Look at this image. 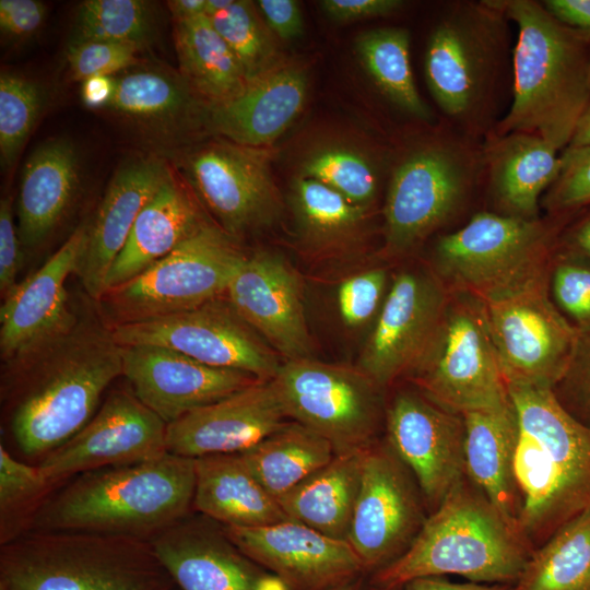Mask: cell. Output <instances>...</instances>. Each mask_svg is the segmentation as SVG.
<instances>
[{"mask_svg":"<svg viewBox=\"0 0 590 590\" xmlns=\"http://www.w3.org/2000/svg\"><path fill=\"white\" fill-rule=\"evenodd\" d=\"M386 269L375 268L344 280L338 290L341 318L350 327L366 324L377 317L388 292Z\"/></svg>","mask_w":590,"mask_h":590,"instance_id":"7dc6e473","label":"cell"},{"mask_svg":"<svg viewBox=\"0 0 590 590\" xmlns=\"http://www.w3.org/2000/svg\"><path fill=\"white\" fill-rule=\"evenodd\" d=\"M366 449L335 455L328 464L279 497L276 500L285 515L328 536L346 540Z\"/></svg>","mask_w":590,"mask_h":590,"instance_id":"1f68e13d","label":"cell"},{"mask_svg":"<svg viewBox=\"0 0 590 590\" xmlns=\"http://www.w3.org/2000/svg\"><path fill=\"white\" fill-rule=\"evenodd\" d=\"M462 417L467 476L519 527L520 500L514 471L518 420L512 402L498 409L467 412Z\"/></svg>","mask_w":590,"mask_h":590,"instance_id":"f546056e","label":"cell"},{"mask_svg":"<svg viewBox=\"0 0 590 590\" xmlns=\"http://www.w3.org/2000/svg\"><path fill=\"white\" fill-rule=\"evenodd\" d=\"M55 489L38 465L15 459L0 445V540L1 545L26 532Z\"/></svg>","mask_w":590,"mask_h":590,"instance_id":"f35d334b","label":"cell"},{"mask_svg":"<svg viewBox=\"0 0 590 590\" xmlns=\"http://www.w3.org/2000/svg\"><path fill=\"white\" fill-rule=\"evenodd\" d=\"M532 553L521 529L464 477L426 518L406 552L374 573L373 585L397 588L442 575L509 583L519 579Z\"/></svg>","mask_w":590,"mask_h":590,"instance_id":"5b68a950","label":"cell"},{"mask_svg":"<svg viewBox=\"0 0 590 590\" xmlns=\"http://www.w3.org/2000/svg\"><path fill=\"white\" fill-rule=\"evenodd\" d=\"M166 434L167 424L131 389H118L82 429L37 465L55 488L84 472L157 458L167 452Z\"/></svg>","mask_w":590,"mask_h":590,"instance_id":"9a60e30c","label":"cell"},{"mask_svg":"<svg viewBox=\"0 0 590 590\" xmlns=\"http://www.w3.org/2000/svg\"><path fill=\"white\" fill-rule=\"evenodd\" d=\"M543 7L563 25L590 37V0H545Z\"/></svg>","mask_w":590,"mask_h":590,"instance_id":"db71d44e","label":"cell"},{"mask_svg":"<svg viewBox=\"0 0 590 590\" xmlns=\"http://www.w3.org/2000/svg\"><path fill=\"white\" fill-rule=\"evenodd\" d=\"M508 391L518 420L519 527L531 544L544 543L590 509V427L550 387L508 385Z\"/></svg>","mask_w":590,"mask_h":590,"instance_id":"7a4b0ae2","label":"cell"},{"mask_svg":"<svg viewBox=\"0 0 590 590\" xmlns=\"http://www.w3.org/2000/svg\"><path fill=\"white\" fill-rule=\"evenodd\" d=\"M552 302L579 334L590 332V259L560 246L547 271Z\"/></svg>","mask_w":590,"mask_h":590,"instance_id":"7bdbcfd3","label":"cell"},{"mask_svg":"<svg viewBox=\"0 0 590 590\" xmlns=\"http://www.w3.org/2000/svg\"><path fill=\"white\" fill-rule=\"evenodd\" d=\"M88 223L80 224L62 246L3 298L0 354L3 364L20 361L68 329L80 311L70 305L66 281L75 274L87 241Z\"/></svg>","mask_w":590,"mask_h":590,"instance_id":"d6986e66","label":"cell"},{"mask_svg":"<svg viewBox=\"0 0 590 590\" xmlns=\"http://www.w3.org/2000/svg\"><path fill=\"white\" fill-rule=\"evenodd\" d=\"M122 376L133 394L167 425L258 381L249 374L208 366L177 351L122 346Z\"/></svg>","mask_w":590,"mask_h":590,"instance_id":"44dd1931","label":"cell"},{"mask_svg":"<svg viewBox=\"0 0 590 590\" xmlns=\"http://www.w3.org/2000/svg\"><path fill=\"white\" fill-rule=\"evenodd\" d=\"M302 176L321 181L363 208L373 201L377 191V177L370 163L346 149H326L312 155L304 165Z\"/></svg>","mask_w":590,"mask_h":590,"instance_id":"ee69618b","label":"cell"},{"mask_svg":"<svg viewBox=\"0 0 590 590\" xmlns=\"http://www.w3.org/2000/svg\"><path fill=\"white\" fill-rule=\"evenodd\" d=\"M209 19L237 59L248 82L276 67L273 44L251 2L234 0L228 8Z\"/></svg>","mask_w":590,"mask_h":590,"instance_id":"b9f144b4","label":"cell"},{"mask_svg":"<svg viewBox=\"0 0 590 590\" xmlns=\"http://www.w3.org/2000/svg\"><path fill=\"white\" fill-rule=\"evenodd\" d=\"M421 495L413 475L388 445L366 449L346 539L364 571H378L411 546L427 518Z\"/></svg>","mask_w":590,"mask_h":590,"instance_id":"4fadbf2b","label":"cell"},{"mask_svg":"<svg viewBox=\"0 0 590 590\" xmlns=\"http://www.w3.org/2000/svg\"><path fill=\"white\" fill-rule=\"evenodd\" d=\"M114 88V76H91L82 81L81 98L91 109H105L111 101Z\"/></svg>","mask_w":590,"mask_h":590,"instance_id":"11a10c76","label":"cell"},{"mask_svg":"<svg viewBox=\"0 0 590 590\" xmlns=\"http://www.w3.org/2000/svg\"><path fill=\"white\" fill-rule=\"evenodd\" d=\"M180 590H290L244 555L225 535L189 514L149 539Z\"/></svg>","mask_w":590,"mask_h":590,"instance_id":"7402d4cb","label":"cell"},{"mask_svg":"<svg viewBox=\"0 0 590 590\" xmlns=\"http://www.w3.org/2000/svg\"><path fill=\"white\" fill-rule=\"evenodd\" d=\"M223 531L244 555L290 590H328L364 573L346 540L292 519L255 528L223 527Z\"/></svg>","mask_w":590,"mask_h":590,"instance_id":"ffe728a7","label":"cell"},{"mask_svg":"<svg viewBox=\"0 0 590 590\" xmlns=\"http://www.w3.org/2000/svg\"><path fill=\"white\" fill-rule=\"evenodd\" d=\"M271 380L258 381L167 425V451L187 458L240 453L286 424Z\"/></svg>","mask_w":590,"mask_h":590,"instance_id":"cb8c5ba5","label":"cell"},{"mask_svg":"<svg viewBox=\"0 0 590 590\" xmlns=\"http://www.w3.org/2000/svg\"><path fill=\"white\" fill-rule=\"evenodd\" d=\"M122 376V346L102 314L80 311L66 332L31 355L3 364L1 401L19 450L42 459L94 416Z\"/></svg>","mask_w":590,"mask_h":590,"instance_id":"6da1fadb","label":"cell"},{"mask_svg":"<svg viewBox=\"0 0 590 590\" xmlns=\"http://www.w3.org/2000/svg\"><path fill=\"white\" fill-rule=\"evenodd\" d=\"M0 590H9L8 586L2 580H0Z\"/></svg>","mask_w":590,"mask_h":590,"instance_id":"e7e4bbea","label":"cell"},{"mask_svg":"<svg viewBox=\"0 0 590 590\" xmlns=\"http://www.w3.org/2000/svg\"><path fill=\"white\" fill-rule=\"evenodd\" d=\"M514 590H590V509L533 551Z\"/></svg>","mask_w":590,"mask_h":590,"instance_id":"d590c367","label":"cell"},{"mask_svg":"<svg viewBox=\"0 0 590 590\" xmlns=\"http://www.w3.org/2000/svg\"><path fill=\"white\" fill-rule=\"evenodd\" d=\"M268 25L282 39H293L304 30L299 5L294 0H260L257 2Z\"/></svg>","mask_w":590,"mask_h":590,"instance_id":"f5cc1de1","label":"cell"},{"mask_svg":"<svg viewBox=\"0 0 590 590\" xmlns=\"http://www.w3.org/2000/svg\"><path fill=\"white\" fill-rule=\"evenodd\" d=\"M484 304L507 385L553 389L569 364L579 333L552 302L547 278Z\"/></svg>","mask_w":590,"mask_h":590,"instance_id":"7c38bea8","label":"cell"},{"mask_svg":"<svg viewBox=\"0 0 590 590\" xmlns=\"http://www.w3.org/2000/svg\"><path fill=\"white\" fill-rule=\"evenodd\" d=\"M205 223L185 184L168 169L114 261L106 279V291L137 278Z\"/></svg>","mask_w":590,"mask_h":590,"instance_id":"83f0119b","label":"cell"},{"mask_svg":"<svg viewBox=\"0 0 590 590\" xmlns=\"http://www.w3.org/2000/svg\"><path fill=\"white\" fill-rule=\"evenodd\" d=\"M139 50L127 44L71 39L66 58L71 78L82 82L95 75L115 76L139 66Z\"/></svg>","mask_w":590,"mask_h":590,"instance_id":"bcb514c9","label":"cell"},{"mask_svg":"<svg viewBox=\"0 0 590 590\" xmlns=\"http://www.w3.org/2000/svg\"><path fill=\"white\" fill-rule=\"evenodd\" d=\"M293 199L303 231L318 241L346 237L364 219L363 206L309 177L296 180Z\"/></svg>","mask_w":590,"mask_h":590,"instance_id":"ab89813d","label":"cell"},{"mask_svg":"<svg viewBox=\"0 0 590 590\" xmlns=\"http://www.w3.org/2000/svg\"><path fill=\"white\" fill-rule=\"evenodd\" d=\"M192 507L223 527L255 528L290 519L240 453L194 459Z\"/></svg>","mask_w":590,"mask_h":590,"instance_id":"f1b7e54d","label":"cell"},{"mask_svg":"<svg viewBox=\"0 0 590 590\" xmlns=\"http://www.w3.org/2000/svg\"><path fill=\"white\" fill-rule=\"evenodd\" d=\"M553 391L575 418L590 427V332L579 334L569 364Z\"/></svg>","mask_w":590,"mask_h":590,"instance_id":"c3c4849f","label":"cell"},{"mask_svg":"<svg viewBox=\"0 0 590 590\" xmlns=\"http://www.w3.org/2000/svg\"><path fill=\"white\" fill-rule=\"evenodd\" d=\"M187 181L231 236L269 223L280 209L267 164L252 149L211 143L181 158Z\"/></svg>","mask_w":590,"mask_h":590,"instance_id":"ac0fdd59","label":"cell"},{"mask_svg":"<svg viewBox=\"0 0 590 590\" xmlns=\"http://www.w3.org/2000/svg\"><path fill=\"white\" fill-rule=\"evenodd\" d=\"M307 78L293 64L274 67L236 96L209 105V126L231 142L259 148L275 141L302 111Z\"/></svg>","mask_w":590,"mask_h":590,"instance_id":"484cf974","label":"cell"},{"mask_svg":"<svg viewBox=\"0 0 590 590\" xmlns=\"http://www.w3.org/2000/svg\"><path fill=\"white\" fill-rule=\"evenodd\" d=\"M408 376L427 399L456 414L511 402L485 304L467 293L450 292L432 341Z\"/></svg>","mask_w":590,"mask_h":590,"instance_id":"52a82bcc","label":"cell"},{"mask_svg":"<svg viewBox=\"0 0 590 590\" xmlns=\"http://www.w3.org/2000/svg\"><path fill=\"white\" fill-rule=\"evenodd\" d=\"M225 295L243 320L286 361L310 357L303 285L283 258L269 252L245 257Z\"/></svg>","mask_w":590,"mask_h":590,"instance_id":"603a6c76","label":"cell"},{"mask_svg":"<svg viewBox=\"0 0 590 590\" xmlns=\"http://www.w3.org/2000/svg\"><path fill=\"white\" fill-rule=\"evenodd\" d=\"M46 4L38 0H0V31L11 42L31 38L43 26Z\"/></svg>","mask_w":590,"mask_h":590,"instance_id":"f907efd6","label":"cell"},{"mask_svg":"<svg viewBox=\"0 0 590 590\" xmlns=\"http://www.w3.org/2000/svg\"><path fill=\"white\" fill-rule=\"evenodd\" d=\"M589 82H590V54H589Z\"/></svg>","mask_w":590,"mask_h":590,"instance_id":"03108f58","label":"cell"},{"mask_svg":"<svg viewBox=\"0 0 590 590\" xmlns=\"http://www.w3.org/2000/svg\"><path fill=\"white\" fill-rule=\"evenodd\" d=\"M400 0H323L320 7L335 22L386 16L402 7Z\"/></svg>","mask_w":590,"mask_h":590,"instance_id":"816d5d0a","label":"cell"},{"mask_svg":"<svg viewBox=\"0 0 590 590\" xmlns=\"http://www.w3.org/2000/svg\"><path fill=\"white\" fill-rule=\"evenodd\" d=\"M373 590H402V587H397V588L374 587Z\"/></svg>","mask_w":590,"mask_h":590,"instance_id":"be15d7a7","label":"cell"},{"mask_svg":"<svg viewBox=\"0 0 590 590\" xmlns=\"http://www.w3.org/2000/svg\"><path fill=\"white\" fill-rule=\"evenodd\" d=\"M45 104L36 82L15 73L0 75V162L3 170L16 162Z\"/></svg>","mask_w":590,"mask_h":590,"instance_id":"60d3db41","label":"cell"},{"mask_svg":"<svg viewBox=\"0 0 590 590\" xmlns=\"http://www.w3.org/2000/svg\"><path fill=\"white\" fill-rule=\"evenodd\" d=\"M180 76L210 105L239 94L248 81L237 59L206 15L174 21Z\"/></svg>","mask_w":590,"mask_h":590,"instance_id":"d6a6232c","label":"cell"},{"mask_svg":"<svg viewBox=\"0 0 590 590\" xmlns=\"http://www.w3.org/2000/svg\"><path fill=\"white\" fill-rule=\"evenodd\" d=\"M114 83L105 109L149 130L172 133L191 104L184 79L161 69L139 67L115 75Z\"/></svg>","mask_w":590,"mask_h":590,"instance_id":"e575fe53","label":"cell"},{"mask_svg":"<svg viewBox=\"0 0 590 590\" xmlns=\"http://www.w3.org/2000/svg\"><path fill=\"white\" fill-rule=\"evenodd\" d=\"M563 246L590 259V211L571 226Z\"/></svg>","mask_w":590,"mask_h":590,"instance_id":"6f0895ef","label":"cell"},{"mask_svg":"<svg viewBox=\"0 0 590 590\" xmlns=\"http://www.w3.org/2000/svg\"><path fill=\"white\" fill-rule=\"evenodd\" d=\"M554 236L540 219L480 212L439 237L433 270L450 292L489 303L547 278Z\"/></svg>","mask_w":590,"mask_h":590,"instance_id":"8992f818","label":"cell"},{"mask_svg":"<svg viewBox=\"0 0 590 590\" xmlns=\"http://www.w3.org/2000/svg\"><path fill=\"white\" fill-rule=\"evenodd\" d=\"M450 291L428 268H409L390 283L358 367L379 387L414 368L432 341Z\"/></svg>","mask_w":590,"mask_h":590,"instance_id":"2e32d148","label":"cell"},{"mask_svg":"<svg viewBox=\"0 0 590 590\" xmlns=\"http://www.w3.org/2000/svg\"><path fill=\"white\" fill-rule=\"evenodd\" d=\"M240 456L262 486L278 499L328 464L335 451L326 438L293 421Z\"/></svg>","mask_w":590,"mask_h":590,"instance_id":"836d02e7","label":"cell"},{"mask_svg":"<svg viewBox=\"0 0 590 590\" xmlns=\"http://www.w3.org/2000/svg\"><path fill=\"white\" fill-rule=\"evenodd\" d=\"M22 241L17 224L14 223L13 206L10 198L0 201V292L7 297L19 284L21 270Z\"/></svg>","mask_w":590,"mask_h":590,"instance_id":"681fc988","label":"cell"},{"mask_svg":"<svg viewBox=\"0 0 590 590\" xmlns=\"http://www.w3.org/2000/svg\"><path fill=\"white\" fill-rule=\"evenodd\" d=\"M559 157V173L543 201L544 208L556 215L590 204V145L566 148Z\"/></svg>","mask_w":590,"mask_h":590,"instance_id":"f6af8a7d","label":"cell"},{"mask_svg":"<svg viewBox=\"0 0 590 590\" xmlns=\"http://www.w3.org/2000/svg\"><path fill=\"white\" fill-rule=\"evenodd\" d=\"M271 382L287 418L326 438L335 455L374 444L384 410L382 388L358 366L287 359Z\"/></svg>","mask_w":590,"mask_h":590,"instance_id":"9c48e42d","label":"cell"},{"mask_svg":"<svg viewBox=\"0 0 590 590\" xmlns=\"http://www.w3.org/2000/svg\"><path fill=\"white\" fill-rule=\"evenodd\" d=\"M388 446L434 511L464 477V423L420 391H399L385 411Z\"/></svg>","mask_w":590,"mask_h":590,"instance_id":"e0dca14e","label":"cell"},{"mask_svg":"<svg viewBox=\"0 0 590 590\" xmlns=\"http://www.w3.org/2000/svg\"><path fill=\"white\" fill-rule=\"evenodd\" d=\"M193 493L194 459L167 451L74 476L47 497L28 530L87 531L149 541L189 514Z\"/></svg>","mask_w":590,"mask_h":590,"instance_id":"3957f363","label":"cell"},{"mask_svg":"<svg viewBox=\"0 0 590 590\" xmlns=\"http://www.w3.org/2000/svg\"><path fill=\"white\" fill-rule=\"evenodd\" d=\"M494 1L456 5L426 46L427 86L441 110L469 122L488 104L497 80L506 28Z\"/></svg>","mask_w":590,"mask_h":590,"instance_id":"30bf717a","label":"cell"},{"mask_svg":"<svg viewBox=\"0 0 590 590\" xmlns=\"http://www.w3.org/2000/svg\"><path fill=\"white\" fill-rule=\"evenodd\" d=\"M245 255L223 228L198 232L133 280L97 302L113 327L193 309L226 294Z\"/></svg>","mask_w":590,"mask_h":590,"instance_id":"ba28073f","label":"cell"},{"mask_svg":"<svg viewBox=\"0 0 590 590\" xmlns=\"http://www.w3.org/2000/svg\"><path fill=\"white\" fill-rule=\"evenodd\" d=\"M110 328L121 346L167 347L262 381L271 380L281 366L275 351L221 297L182 312Z\"/></svg>","mask_w":590,"mask_h":590,"instance_id":"8fae6325","label":"cell"},{"mask_svg":"<svg viewBox=\"0 0 590 590\" xmlns=\"http://www.w3.org/2000/svg\"><path fill=\"white\" fill-rule=\"evenodd\" d=\"M79 153L69 140L51 138L27 157L17 197V229L25 247H37L57 228L78 196Z\"/></svg>","mask_w":590,"mask_h":590,"instance_id":"4316f807","label":"cell"},{"mask_svg":"<svg viewBox=\"0 0 590 590\" xmlns=\"http://www.w3.org/2000/svg\"><path fill=\"white\" fill-rule=\"evenodd\" d=\"M489 188L500 214L539 219V198L560 168L557 150L538 135H495L486 150Z\"/></svg>","mask_w":590,"mask_h":590,"instance_id":"4dcf8cb0","label":"cell"},{"mask_svg":"<svg viewBox=\"0 0 590 590\" xmlns=\"http://www.w3.org/2000/svg\"><path fill=\"white\" fill-rule=\"evenodd\" d=\"M169 167L157 157L125 163L114 174L88 223L87 241L75 275L92 300L106 292V279L142 209L154 196Z\"/></svg>","mask_w":590,"mask_h":590,"instance_id":"d4e9b609","label":"cell"},{"mask_svg":"<svg viewBox=\"0 0 590 590\" xmlns=\"http://www.w3.org/2000/svg\"><path fill=\"white\" fill-rule=\"evenodd\" d=\"M518 26L512 55V102L496 135L540 137L567 146L590 103V37L556 21L531 0L494 1Z\"/></svg>","mask_w":590,"mask_h":590,"instance_id":"277c9868","label":"cell"},{"mask_svg":"<svg viewBox=\"0 0 590 590\" xmlns=\"http://www.w3.org/2000/svg\"><path fill=\"white\" fill-rule=\"evenodd\" d=\"M472 172L470 161L452 145L424 148L406 157L387 193V251H409L452 217L467 197Z\"/></svg>","mask_w":590,"mask_h":590,"instance_id":"5bb4252c","label":"cell"},{"mask_svg":"<svg viewBox=\"0 0 590 590\" xmlns=\"http://www.w3.org/2000/svg\"><path fill=\"white\" fill-rule=\"evenodd\" d=\"M402 590H514V587L507 583L492 586L477 582L456 583L440 577H422L404 583Z\"/></svg>","mask_w":590,"mask_h":590,"instance_id":"9f6ffc18","label":"cell"},{"mask_svg":"<svg viewBox=\"0 0 590 590\" xmlns=\"http://www.w3.org/2000/svg\"><path fill=\"white\" fill-rule=\"evenodd\" d=\"M234 0H206L204 14L208 17L216 15L228 8Z\"/></svg>","mask_w":590,"mask_h":590,"instance_id":"94428289","label":"cell"},{"mask_svg":"<svg viewBox=\"0 0 590 590\" xmlns=\"http://www.w3.org/2000/svg\"><path fill=\"white\" fill-rule=\"evenodd\" d=\"M590 145V103L581 115L573 138L566 148H579Z\"/></svg>","mask_w":590,"mask_h":590,"instance_id":"91938a15","label":"cell"},{"mask_svg":"<svg viewBox=\"0 0 590 590\" xmlns=\"http://www.w3.org/2000/svg\"><path fill=\"white\" fill-rule=\"evenodd\" d=\"M154 33L151 3L142 0H86L76 11L73 40L127 44L143 49Z\"/></svg>","mask_w":590,"mask_h":590,"instance_id":"74e56055","label":"cell"},{"mask_svg":"<svg viewBox=\"0 0 590 590\" xmlns=\"http://www.w3.org/2000/svg\"><path fill=\"white\" fill-rule=\"evenodd\" d=\"M362 588H363L362 578L359 576L357 578L343 582L328 590H362Z\"/></svg>","mask_w":590,"mask_h":590,"instance_id":"6125c7cd","label":"cell"},{"mask_svg":"<svg viewBox=\"0 0 590 590\" xmlns=\"http://www.w3.org/2000/svg\"><path fill=\"white\" fill-rule=\"evenodd\" d=\"M355 47L363 67L391 103L418 119L430 118L413 78L405 28L370 30L356 38Z\"/></svg>","mask_w":590,"mask_h":590,"instance_id":"8d00e7d4","label":"cell"},{"mask_svg":"<svg viewBox=\"0 0 590 590\" xmlns=\"http://www.w3.org/2000/svg\"><path fill=\"white\" fill-rule=\"evenodd\" d=\"M205 3L206 0H172L167 1V7L174 21H182L203 15Z\"/></svg>","mask_w":590,"mask_h":590,"instance_id":"680465c9","label":"cell"}]
</instances>
